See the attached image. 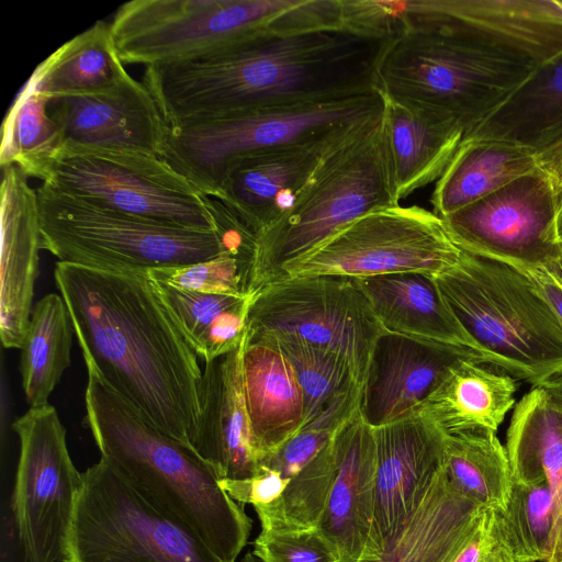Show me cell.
<instances>
[{"label":"cell","instance_id":"6da1fadb","mask_svg":"<svg viewBox=\"0 0 562 562\" xmlns=\"http://www.w3.org/2000/svg\"><path fill=\"white\" fill-rule=\"evenodd\" d=\"M389 41L345 26L267 29L212 57L147 66L142 81L170 127L248 109L372 91Z\"/></svg>","mask_w":562,"mask_h":562},{"label":"cell","instance_id":"7a4b0ae2","mask_svg":"<svg viewBox=\"0 0 562 562\" xmlns=\"http://www.w3.org/2000/svg\"><path fill=\"white\" fill-rule=\"evenodd\" d=\"M54 278L86 366L151 424L191 448L202 369L153 280L61 261Z\"/></svg>","mask_w":562,"mask_h":562},{"label":"cell","instance_id":"3957f363","mask_svg":"<svg viewBox=\"0 0 562 562\" xmlns=\"http://www.w3.org/2000/svg\"><path fill=\"white\" fill-rule=\"evenodd\" d=\"M85 424L101 453L137 491L190 527L225 562L247 543L251 520L193 449L165 434L90 367Z\"/></svg>","mask_w":562,"mask_h":562},{"label":"cell","instance_id":"277c9868","mask_svg":"<svg viewBox=\"0 0 562 562\" xmlns=\"http://www.w3.org/2000/svg\"><path fill=\"white\" fill-rule=\"evenodd\" d=\"M41 248L61 262L91 269L147 274L232 252L252 261L256 234L235 215L217 231L168 225L120 213L60 192L36 189Z\"/></svg>","mask_w":562,"mask_h":562},{"label":"cell","instance_id":"5b68a950","mask_svg":"<svg viewBox=\"0 0 562 562\" xmlns=\"http://www.w3.org/2000/svg\"><path fill=\"white\" fill-rule=\"evenodd\" d=\"M378 15L391 38L378 65L376 89L395 102L454 120L464 136L533 71L476 57L403 1L379 0Z\"/></svg>","mask_w":562,"mask_h":562},{"label":"cell","instance_id":"8992f818","mask_svg":"<svg viewBox=\"0 0 562 562\" xmlns=\"http://www.w3.org/2000/svg\"><path fill=\"white\" fill-rule=\"evenodd\" d=\"M397 204L381 113L331 148L293 206L256 235L249 292L279 281L288 263L348 222Z\"/></svg>","mask_w":562,"mask_h":562},{"label":"cell","instance_id":"52a82bcc","mask_svg":"<svg viewBox=\"0 0 562 562\" xmlns=\"http://www.w3.org/2000/svg\"><path fill=\"white\" fill-rule=\"evenodd\" d=\"M434 278L496 370L533 386L562 374V324L522 271L462 250Z\"/></svg>","mask_w":562,"mask_h":562},{"label":"cell","instance_id":"ba28073f","mask_svg":"<svg viewBox=\"0 0 562 562\" xmlns=\"http://www.w3.org/2000/svg\"><path fill=\"white\" fill-rule=\"evenodd\" d=\"M372 91L335 100L248 109L169 127L162 158L201 193L216 199L226 168L249 153L344 134L380 115Z\"/></svg>","mask_w":562,"mask_h":562},{"label":"cell","instance_id":"9c48e42d","mask_svg":"<svg viewBox=\"0 0 562 562\" xmlns=\"http://www.w3.org/2000/svg\"><path fill=\"white\" fill-rule=\"evenodd\" d=\"M42 182L104 209L186 228L217 231L232 215L161 156L146 153L65 144Z\"/></svg>","mask_w":562,"mask_h":562},{"label":"cell","instance_id":"30bf717a","mask_svg":"<svg viewBox=\"0 0 562 562\" xmlns=\"http://www.w3.org/2000/svg\"><path fill=\"white\" fill-rule=\"evenodd\" d=\"M61 562H225L105 459L82 472Z\"/></svg>","mask_w":562,"mask_h":562},{"label":"cell","instance_id":"8fae6325","mask_svg":"<svg viewBox=\"0 0 562 562\" xmlns=\"http://www.w3.org/2000/svg\"><path fill=\"white\" fill-rule=\"evenodd\" d=\"M301 1L133 0L116 10L111 36L124 64L193 61L267 29L290 30Z\"/></svg>","mask_w":562,"mask_h":562},{"label":"cell","instance_id":"7c38bea8","mask_svg":"<svg viewBox=\"0 0 562 562\" xmlns=\"http://www.w3.org/2000/svg\"><path fill=\"white\" fill-rule=\"evenodd\" d=\"M462 255L443 221L419 205L371 210L339 227L301 258L288 263L280 280L336 276L362 279L422 272L437 276Z\"/></svg>","mask_w":562,"mask_h":562},{"label":"cell","instance_id":"4fadbf2b","mask_svg":"<svg viewBox=\"0 0 562 562\" xmlns=\"http://www.w3.org/2000/svg\"><path fill=\"white\" fill-rule=\"evenodd\" d=\"M271 334L292 335L341 356L363 390L375 346L389 333L356 279L312 276L285 278L256 292L247 335Z\"/></svg>","mask_w":562,"mask_h":562},{"label":"cell","instance_id":"5bb4252c","mask_svg":"<svg viewBox=\"0 0 562 562\" xmlns=\"http://www.w3.org/2000/svg\"><path fill=\"white\" fill-rule=\"evenodd\" d=\"M20 453L12 514L24 562H61L82 472L70 457L53 405L30 407L12 424Z\"/></svg>","mask_w":562,"mask_h":562},{"label":"cell","instance_id":"9a60e30c","mask_svg":"<svg viewBox=\"0 0 562 562\" xmlns=\"http://www.w3.org/2000/svg\"><path fill=\"white\" fill-rule=\"evenodd\" d=\"M559 190L540 165L441 220L463 251L520 270L537 268L562 258L555 234Z\"/></svg>","mask_w":562,"mask_h":562},{"label":"cell","instance_id":"2e32d148","mask_svg":"<svg viewBox=\"0 0 562 562\" xmlns=\"http://www.w3.org/2000/svg\"><path fill=\"white\" fill-rule=\"evenodd\" d=\"M373 428L376 473L372 553L368 561L381 555L445 467L446 434L418 412Z\"/></svg>","mask_w":562,"mask_h":562},{"label":"cell","instance_id":"e0dca14e","mask_svg":"<svg viewBox=\"0 0 562 562\" xmlns=\"http://www.w3.org/2000/svg\"><path fill=\"white\" fill-rule=\"evenodd\" d=\"M371 120L331 138L273 146L235 159L215 200L257 235L293 206L322 158Z\"/></svg>","mask_w":562,"mask_h":562},{"label":"cell","instance_id":"ac0fdd59","mask_svg":"<svg viewBox=\"0 0 562 562\" xmlns=\"http://www.w3.org/2000/svg\"><path fill=\"white\" fill-rule=\"evenodd\" d=\"M64 145L131 150L162 156L169 125L143 81L130 74L112 90L50 101Z\"/></svg>","mask_w":562,"mask_h":562},{"label":"cell","instance_id":"d6986e66","mask_svg":"<svg viewBox=\"0 0 562 562\" xmlns=\"http://www.w3.org/2000/svg\"><path fill=\"white\" fill-rule=\"evenodd\" d=\"M336 472L317 529L341 562L371 559L376 473L374 428L359 408L333 437Z\"/></svg>","mask_w":562,"mask_h":562},{"label":"cell","instance_id":"ffe728a7","mask_svg":"<svg viewBox=\"0 0 562 562\" xmlns=\"http://www.w3.org/2000/svg\"><path fill=\"white\" fill-rule=\"evenodd\" d=\"M0 336L21 349L33 310L41 226L36 189L13 165L1 166Z\"/></svg>","mask_w":562,"mask_h":562},{"label":"cell","instance_id":"44dd1931","mask_svg":"<svg viewBox=\"0 0 562 562\" xmlns=\"http://www.w3.org/2000/svg\"><path fill=\"white\" fill-rule=\"evenodd\" d=\"M246 338L235 350L204 362L199 383V422L191 448L216 471L220 479L256 475V452L243 379Z\"/></svg>","mask_w":562,"mask_h":562},{"label":"cell","instance_id":"7402d4cb","mask_svg":"<svg viewBox=\"0 0 562 562\" xmlns=\"http://www.w3.org/2000/svg\"><path fill=\"white\" fill-rule=\"evenodd\" d=\"M356 280L389 334L494 368L450 308L434 276L402 272Z\"/></svg>","mask_w":562,"mask_h":562},{"label":"cell","instance_id":"603a6c76","mask_svg":"<svg viewBox=\"0 0 562 562\" xmlns=\"http://www.w3.org/2000/svg\"><path fill=\"white\" fill-rule=\"evenodd\" d=\"M458 358L403 336H382L362 390L364 419L379 427L414 413Z\"/></svg>","mask_w":562,"mask_h":562},{"label":"cell","instance_id":"cb8c5ba5","mask_svg":"<svg viewBox=\"0 0 562 562\" xmlns=\"http://www.w3.org/2000/svg\"><path fill=\"white\" fill-rule=\"evenodd\" d=\"M506 453L515 482H548L554 503V530L547 562L562 551V402L538 385L516 404L506 434Z\"/></svg>","mask_w":562,"mask_h":562},{"label":"cell","instance_id":"d4e9b609","mask_svg":"<svg viewBox=\"0 0 562 562\" xmlns=\"http://www.w3.org/2000/svg\"><path fill=\"white\" fill-rule=\"evenodd\" d=\"M487 510L461 494L443 467L381 555L366 562H453L485 522Z\"/></svg>","mask_w":562,"mask_h":562},{"label":"cell","instance_id":"484cf974","mask_svg":"<svg viewBox=\"0 0 562 562\" xmlns=\"http://www.w3.org/2000/svg\"><path fill=\"white\" fill-rule=\"evenodd\" d=\"M383 98V132L396 198L401 201L440 178L464 132L450 117Z\"/></svg>","mask_w":562,"mask_h":562},{"label":"cell","instance_id":"4316f807","mask_svg":"<svg viewBox=\"0 0 562 562\" xmlns=\"http://www.w3.org/2000/svg\"><path fill=\"white\" fill-rule=\"evenodd\" d=\"M463 139L494 140L542 158L562 145V52L537 67Z\"/></svg>","mask_w":562,"mask_h":562},{"label":"cell","instance_id":"83f0119b","mask_svg":"<svg viewBox=\"0 0 562 562\" xmlns=\"http://www.w3.org/2000/svg\"><path fill=\"white\" fill-rule=\"evenodd\" d=\"M246 408L259 458L278 450L304 424V401L294 372L271 345L248 341L243 353Z\"/></svg>","mask_w":562,"mask_h":562},{"label":"cell","instance_id":"f1b7e54d","mask_svg":"<svg viewBox=\"0 0 562 562\" xmlns=\"http://www.w3.org/2000/svg\"><path fill=\"white\" fill-rule=\"evenodd\" d=\"M467 358L443 372L415 412L446 435L497 431L515 404L516 379Z\"/></svg>","mask_w":562,"mask_h":562},{"label":"cell","instance_id":"f546056e","mask_svg":"<svg viewBox=\"0 0 562 562\" xmlns=\"http://www.w3.org/2000/svg\"><path fill=\"white\" fill-rule=\"evenodd\" d=\"M541 165V157L506 143L462 139L436 181L430 202L440 218L493 193Z\"/></svg>","mask_w":562,"mask_h":562},{"label":"cell","instance_id":"4dcf8cb0","mask_svg":"<svg viewBox=\"0 0 562 562\" xmlns=\"http://www.w3.org/2000/svg\"><path fill=\"white\" fill-rule=\"evenodd\" d=\"M127 75L113 45L110 23L98 21L49 55L30 79L53 101L105 93Z\"/></svg>","mask_w":562,"mask_h":562},{"label":"cell","instance_id":"1f68e13d","mask_svg":"<svg viewBox=\"0 0 562 562\" xmlns=\"http://www.w3.org/2000/svg\"><path fill=\"white\" fill-rule=\"evenodd\" d=\"M153 282L203 362L235 350L245 340L248 312L257 291L239 295L202 293Z\"/></svg>","mask_w":562,"mask_h":562},{"label":"cell","instance_id":"d6a6232c","mask_svg":"<svg viewBox=\"0 0 562 562\" xmlns=\"http://www.w3.org/2000/svg\"><path fill=\"white\" fill-rule=\"evenodd\" d=\"M74 327L61 295L49 293L33 306L21 347L22 387L30 407L48 404L70 366Z\"/></svg>","mask_w":562,"mask_h":562},{"label":"cell","instance_id":"836d02e7","mask_svg":"<svg viewBox=\"0 0 562 562\" xmlns=\"http://www.w3.org/2000/svg\"><path fill=\"white\" fill-rule=\"evenodd\" d=\"M487 529L502 562H547L554 530V503L548 482L514 481L504 509H488Z\"/></svg>","mask_w":562,"mask_h":562},{"label":"cell","instance_id":"e575fe53","mask_svg":"<svg viewBox=\"0 0 562 562\" xmlns=\"http://www.w3.org/2000/svg\"><path fill=\"white\" fill-rule=\"evenodd\" d=\"M445 470L450 483L472 502L491 509L506 507L514 477L496 432L446 435Z\"/></svg>","mask_w":562,"mask_h":562},{"label":"cell","instance_id":"d590c367","mask_svg":"<svg viewBox=\"0 0 562 562\" xmlns=\"http://www.w3.org/2000/svg\"><path fill=\"white\" fill-rule=\"evenodd\" d=\"M49 103L29 79L3 120L0 166L13 165L27 177L44 181L64 146Z\"/></svg>","mask_w":562,"mask_h":562},{"label":"cell","instance_id":"8d00e7d4","mask_svg":"<svg viewBox=\"0 0 562 562\" xmlns=\"http://www.w3.org/2000/svg\"><path fill=\"white\" fill-rule=\"evenodd\" d=\"M277 348L290 363L304 401V424L315 419L337 396L360 389L350 364L341 356L292 335H247Z\"/></svg>","mask_w":562,"mask_h":562},{"label":"cell","instance_id":"74e56055","mask_svg":"<svg viewBox=\"0 0 562 562\" xmlns=\"http://www.w3.org/2000/svg\"><path fill=\"white\" fill-rule=\"evenodd\" d=\"M336 472L333 438L295 476L274 503L255 508L261 529L317 528Z\"/></svg>","mask_w":562,"mask_h":562},{"label":"cell","instance_id":"f35d334b","mask_svg":"<svg viewBox=\"0 0 562 562\" xmlns=\"http://www.w3.org/2000/svg\"><path fill=\"white\" fill-rule=\"evenodd\" d=\"M361 397L362 390L357 389L334 398L315 419L263 458L259 467L277 471L286 481L295 476L360 408Z\"/></svg>","mask_w":562,"mask_h":562},{"label":"cell","instance_id":"ab89813d","mask_svg":"<svg viewBox=\"0 0 562 562\" xmlns=\"http://www.w3.org/2000/svg\"><path fill=\"white\" fill-rule=\"evenodd\" d=\"M250 270V260L224 252L192 265L151 269L147 276L155 282L182 290L239 295L249 293Z\"/></svg>","mask_w":562,"mask_h":562},{"label":"cell","instance_id":"60d3db41","mask_svg":"<svg viewBox=\"0 0 562 562\" xmlns=\"http://www.w3.org/2000/svg\"><path fill=\"white\" fill-rule=\"evenodd\" d=\"M262 562H341L334 546L317 529H261L254 552Z\"/></svg>","mask_w":562,"mask_h":562},{"label":"cell","instance_id":"b9f144b4","mask_svg":"<svg viewBox=\"0 0 562 562\" xmlns=\"http://www.w3.org/2000/svg\"><path fill=\"white\" fill-rule=\"evenodd\" d=\"M289 481L277 471L260 467L256 475L241 480L221 479L223 490L237 503L254 508L274 503L282 495Z\"/></svg>","mask_w":562,"mask_h":562},{"label":"cell","instance_id":"7bdbcfd3","mask_svg":"<svg viewBox=\"0 0 562 562\" xmlns=\"http://www.w3.org/2000/svg\"><path fill=\"white\" fill-rule=\"evenodd\" d=\"M520 271L529 277L562 324V258Z\"/></svg>","mask_w":562,"mask_h":562},{"label":"cell","instance_id":"ee69618b","mask_svg":"<svg viewBox=\"0 0 562 562\" xmlns=\"http://www.w3.org/2000/svg\"><path fill=\"white\" fill-rule=\"evenodd\" d=\"M541 165L549 170L560 189L562 187V145L542 158Z\"/></svg>","mask_w":562,"mask_h":562},{"label":"cell","instance_id":"f6af8a7d","mask_svg":"<svg viewBox=\"0 0 562 562\" xmlns=\"http://www.w3.org/2000/svg\"><path fill=\"white\" fill-rule=\"evenodd\" d=\"M540 386L547 389L557 400L562 402V374L551 378Z\"/></svg>","mask_w":562,"mask_h":562},{"label":"cell","instance_id":"bcb514c9","mask_svg":"<svg viewBox=\"0 0 562 562\" xmlns=\"http://www.w3.org/2000/svg\"><path fill=\"white\" fill-rule=\"evenodd\" d=\"M555 234L558 240L562 244V187L559 190L558 207L555 215Z\"/></svg>","mask_w":562,"mask_h":562},{"label":"cell","instance_id":"7dc6e473","mask_svg":"<svg viewBox=\"0 0 562 562\" xmlns=\"http://www.w3.org/2000/svg\"><path fill=\"white\" fill-rule=\"evenodd\" d=\"M240 562H262L258 557H256L254 553H246Z\"/></svg>","mask_w":562,"mask_h":562},{"label":"cell","instance_id":"c3c4849f","mask_svg":"<svg viewBox=\"0 0 562 562\" xmlns=\"http://www.w3.org/2000/svg\"><path fill=\"white\" fill-rule=\"evenodd\" d=\"M561 562H562V551H561Z\"/></svg>","mask_w":562,"mask_h":562}]
</instances>
